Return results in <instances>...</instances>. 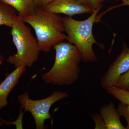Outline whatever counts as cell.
I'll return each mask as SVG.
<instances>
[{
    "instance_id": "cell-1",
    "label": "cell",
    "mask_w": 129,
    "mask_h": 129,
    "mask_svg": "<svg viewBox=\"0 0 129 129\" xmlns=\"http://www.w3.org/2000/svg\"><path fill=\"white\" fill-rule=\"evenodd\" d=\"M53 48L56 51L54 64L48 72L42 75V79L52 85H72L79 78L82 54L78 48L69 42H60Z\"/></svg>"
},
{
    "instance_id": "cell-2",
    "label": "cell",
    "mask_w": 129,
    "mask_h": 129,
    "mask_svg": "<svg viewBox=\"0 0 129 129\" xmlns=\"http://www.w3.org/2000/svg\"><path fill=\"white\" fill-rule=\"evenodd\" d=\"M22 18L34 29L40 51L49 52L54 46L67 40L63 18L59 14L36 7L32 13Z\"/></svg>"
},
{
    "instance_id": "cell-3",
    "label": "cell",
    "mask_w": 129,
    "mask_h": 129,
    "mask_svg": "<svg viewBox=\"0 0 129 129\" xmlns=\"http://www.w3.org/2000/svg\"><path fill=\"white\" fill-rule=\"evenodd\" d=\"M101 8L94 9L91 16L84 21H77L69 17L63 18L64 29L68 35L66 40L78 48L82 54V60L85 63L98 61L92 48L94 44L103 47L95 39L92 31L97 14Z\"/></svg>"
},
{
    "instance_id": "cell-4",
    "label": "cell",
    "mask_w": 129,
    "mask_h": 129,
    "mask_svg": "<svg viewBox=\"0 0 129 129\" xmlns=\"http://www.w3.org/2000/svg\"><path fill=\"white\" fill-rule=\"evenodd\" d=\"M11 28V34L17 52L9 57L7 62L16 68L22 65L32 67L38 60L41 51L37 39L18 15L14 18Z\"/></svg>"
},
{
    "instance_id": "cell-5",
    "label": "cell",
    "mask_w": 129,
    "mask_h": 129,
    "mask_svg": "<svg viewBox=\"0 0 129 129\" xmlns=\"http://www.w3.org/2000/svg\"><path fill=\"white\" fill-rule=\"evenodd\" d=\"M69 97L66 92L54 91L50 96L40 100H32L29 98L27 91L18 96L21 108L24 111L29 112L34 119L36 128H45V121L50 119V109L54 103Z\"/></svg>"
},
{
    "instance_id": "cell-6",
    "label": "cell",
    "mask_w": 129,
    "mask_h": 129,
    "mask_svg": "<svg viewBox=\"0 0 129 129\" xmlns=\"http://www.w3.org/2000/svg\"><path fill=\"white\" fill-rule=\"evenodd\" d=\"M129 70V48L123 42L122 50L109 67L100 80L103 89L114 86L120 75Z\"/></svg>"
},
{
    "instance_id": "cell-7",
    "label": "cell",
    "mask_w": 129,
    "mask_h": 129,
    "mask_svg": "<svg viewBox=\"0 0 129 129\" xmlns=\"http://www.w3.org/2000/svg\"><path fill=\"white\" fill-rule=\"evenodd\" d=\"M43 9L49 12L63 14L71 17L76 14L92 13L94 10L86 5L83 0H53Z\"/></svg>"
},
{
    "instance_id": "cell-8",
    "label": "cell",
    "mask_w": 129,
    "mask_h": 129,
    "mask_svg": "<svg viewBox=\"0 0 129 129\" xmlns=\"http://www.w3.org/2000/svg\"><path fill=\"white\" fill-rule=\"evenodd\" d=\"M26 67L22 65L16 68L0 84V110L7 106L8 95L26 71Z\"/></svg>"
},
{
    "instance_id": "cell-9",
    "label": "cell",
    "mask_w": 129,
    "mask_h": 129,
    "mask_svg": "<svg viewBox=\"0 0 129 129\" xmlns=\"http://www.w3.org/2000/svg\"><path fill=\"white\" fill-rule=\"evenodd\" d=\"M100 111L104 121L105 129H126L121 123L120 116L113 102L102 106Z\"/></svg>"
},
{
    "instance_id": "cell-10",
    "label": "cell",
    "mask_w": 129,
    "mask_h": 129,
    "mask_svg": "<svg viewBox=\"0 0 129 129\" xmlns=\"http://www.w3.org/2000/svg\"><path fill=\"white\" fill-rule=\"evenodd\" d=\"M0 2L13 8L22 18L31 14L36 8L32 0H0Z\"/></svg>"
},
{
    "instance_id": "cell-11",
    "label": "cell",
    "mask_w": 129,
    "mask_h": 129,
    "mask_svg": "<svg viewBox=\"0 0 129 129\" xmlns=\"http://www.w3.org/2000/svg\"><path fill=\"white\" fill-rule=\"evenodd\" d=\"M17 15V12L13 8L0 2V25H5L11 28L14 18ZM0 59H4L1 55Z\"/></svg>"
},
{
    "instance_id": "cell-12",
    "label": "cell",
    "mask_w": 129,
    "mask_h": 129,
    "mask_svg": "<svg viewBox=\"0 0 129 129\" xmlns=\"http://www.w3.org/2000/svg\"><path fill=\"white\" fill-rule=\"evenodd\" d=\"M109 94L119 101L120 103L129 105V90L115 86H111L105 89Z\"/></svg>"
},
{
    "instance_id": "cell-13",
    "label": "cell",
    "mask_w": 129,
    "mask_h": 129,
    "mask_svg": "<svg viewBox=\"0 0 129 129\" xmlns=\"http://www.w3.org/2000/svg\"><path fill=\"white\" fill-rule=\"evenodd\" d=\"M114 86L128 90L129 88V70L120 75Z\"/></svg>"
},
{
    "instance_id": "cell-14",
    "label": "cell",
    "mask_w": 129,
    "mask_h": 129,
    "mask_svg": "<svg viewBox=\"0 0 129 129\" xmlns=\"http://www.w3.org/2000/svg\"><path fill=\"white\" fill-rule=\"evenodd\" d=\"M117 109L120 116L123 117L127 121L126 129H129V105L120 103Z\"/></svg>"
},
{
    "instance_id": "cell-15",
    "label": "cell",
    "mask_w": 129,
    "mask_h": 129,
    "mask_svg": "<svg viewBox=\"0 0 129 129\" xmlns=\"http://www.w3.org/2000/svg\"><path fill=\"white\" fill-rule=\"evenodd\" d=\"M91 117L94 121L95 124V129H105L104 121L101 114H94L91 115Z\"/></svg>"
},
{
    "instance_id": "cell-16",
    "label": "cell",
    "mask_w": 129,
    "mask_h": 129,
    "mask_svg": "<svg viewBox=\"0 0 129 129\" xmlns=\"http://www.w3.org/2000/svg\"><path fill=\"white\" fill-rule=\"evenodd\" d=\"M84 3L86 6L94 9L102 8L103 5L99 0H83Z\"/></svg>"
},
{
    "instance_id": "cell-17",
    "label": "cell",
    "mask_w": 129,
    "mask_h": 129,
    "mask_svg": "<svg viewBox=\"0 0 129 129\" xmlns=\"http://www.w3.org/2000/svg\"><path fill=\"white\" fill-rule=\"evenodd\" d=\"M36 7L44 9L53 0H32Z\"/></svg>"
},
{
    "instance_id": "cell-18",
    "label": "cell",
    "mask_w": 129,
    "mask_h": 129,
    "mask_svg": "<svg viewBox=\"0 0 129 129\" xmlns=\"http://www.w3.org/2000/svg\"><path fill=\"white\" fill-rule=\"evenodd\" d=\"M129 6V0L125 1L123 2L122 4L121 5H118V6H116L112 8H115V7H119L123 6Z\"/></svg>"
},
{
    "instance_id": "cell-19",
    "label": "cell",
    "mask_w": 129,
    "mask_h": 129,
    "mask_svg": "<svg viewBox=\"0 0 129 129\" xmlns=\"http://www.w3.org/2000/svg\"><path fill=\"white\" fill-rule=\"evenodd\" d=\"M5 123L4 122V120L3 119H0V128L1 127L2 125H3L5 124Z\"/></svg>"
},
{
    "instance_id": "cell-20",
    "label": "cell",
    "mask_w": 129,
    "mask_h": 129,
    "mask_svg": "<svg viewBox=\"0 0 129 129\" xmlns=\"http://www.w3.org/2000/svg\"><path fill=\"white\" fill-rule=\"evenodd\" d=\"M106 1V0H99V1L101 3L103 2V1ZM120 1H122V2H124L125 1H127V0H120Z\"/></svg>"
},
{
    "instance_id": "cell-21",
    "label": "cell",
    "mask_w": 129,
    "mask_h": 129,
    "mask_svg": "<svg viewBox=\"0 0 129 129\" xmlns=\"http://www.w3.org/2000/svg\"><path fill=\"white\" fill-rule=\"evenodd\" d=\"M3 63V60H1L0 59V66Z\"/></svg>"
},
{
    "instance_id": "cell-22",
    "label": "cell",
    "mask_w": 129,
    "mask_h": 129,
    "mask_svg": "<svg viewBox=\"0 0 129 129\" xmlns=\"http://www.w3.org/2000/svg\"><path fill=\"white\" fill-rule=\"evenodd\" d=\"M128 90H129V88L128 89Z\"/></svg>"
}]
</instances>
